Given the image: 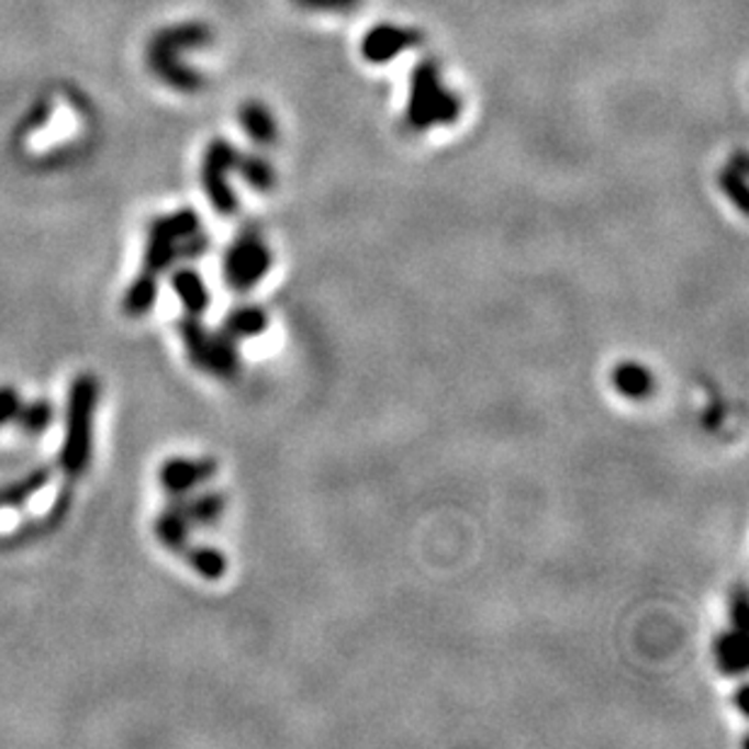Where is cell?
I'll return each mask as SVG.
<instances>
[{
    "mask_svg": "<svg viewBox=\"0 0 749 749\" xmlns=\"http://www.w3.org/2000/svg\"><path fill=\"white\" fill-rule=\"evenodd\" d=\"M22 405V395L13 385H0V427L13 423Z\"/></svg>",
    "mask_w": 749,
    "mask_h": 749,
    "instance_id": "obj_23",
    "label": "cell"
},
{
    "mask_svg": "<svg viewBox=\"0 0 749 749\" xmlns=\"http://www.w3.org/2000/svg\"><path fill=\"white\" fill-rule=\"evenodd\" d=\"M100 401V383L92 373H80L68 389L64 441L58 449V468L68 478L86 473L92 456V429Z\"/></svg>",
    "mask_w": 749,
    "mask_h": 749,
    "instance_id": "obj_1",
    "label": "cell"
},
{
    "mask_svg": "<svg viewBox=\"0 0 749 749\" xmlns=\"http://www.w3.org/2000/svg\"><path fill=\"white\" fill-rule=\"evenodd\" d=\"M747 696H749L747 686H740V689H737V708H740L742 716H747V711H749V706H747Z\"/></svg>",
    "mask_w": 749,
    "mask_h": 749,
    "instance_id": "obj_25",
    "label": "cell"
},
{
    "mask_svg": "<svg viewBox=\"0 0 749 749\" xmlns=\"http://www.w3.org/2000/svg\"><path fill=\"white\" fill-rule=\"evenodd\" d=\"M52 420H54V405L46 403L44 398H40V401H34L30 405H20L13 423L20 427L22 435L37 437L42 435V432L49 429Z\"/></svg>",
    "mask_w": 749,
    "mask_h": 749,
    "instance_id": "obj_20",
    "label": "cell"
},
{
    "mask_svg": "<svg viewBox=\"0 0 749 749\" xmlns=\"http://www.w3.org/2000/svg\"><path fill=\"white\" fill-rule=\"evenodd\" d=\"M154 532L156 538L160 541L163 548H168L172 554H182L187 546H190V534H192V526L182 517L180 507L170 502V505L158 514V519L154 524Z\"/></svg>",
    "mask_w": 749,
    "mask_h": 749,
    "instance_id": "obj_12",
    "label": "cell"
},
{
    "mask_svg": "<svg viewBox=\"0 0 749 749\" xmlns=\"http://www.w3.org/2000/svg\"><path fill=\"white\" fill-rule=\"evenodd\" d=\"M52 481V466H37L22 481L0 490V510H20Z\"/></svg>",
    "mask_w": 749,
    "mask_h": 749,
    "instance_id": "obj_15",
    "label": "cell"
},
{
    "mask_svg": "<svg viewBox=\"0 0 749 749\" xmlns=\"http://www.w3.org/2000/svg\"><path fill=\"white\" fill-rule=\"evenodd\" d=\"M236 170L243 175L253 190L257 192H269L275 187V170L269 166L267 160L257 158V156H238L236 163Z\"/></svg>",
    "mask_w": 749,
    "mask_h": 749,
    "instance_id": "obj_21",
    "label": "cell"
},
{
    "mask_svg": "<svg viewBox=\"0 0 749 749\" xmlns=\"http://www.w3.org/2000/svg\"><path fill=\"white\" fill-rule=\"evenodd\" d=\"M420 42V34L413 30H405V27H395V25H379L373 27L367 37L365 44H361V52L373 64H383V62H391L393 56L401 54L407 46H413Z\"/></svg>",
    "mask_w": 749,
    "mask_h": 749,
    "instance_id": "obj_9",
    "label": "cell"
},
{
    "mask_svg": "<svg viewBox=\"0 0 749 749\" xmlns=\"http://www.w3.org/2000/svg\"><path fill=\"white\" fill-rule=\"evenodd\" d=\"M180 337L185 343V353L190 357L192 365L197 369H202L212 377L219 379H233L241 369V355H238V343H233L231 337L224 333H212L206 331L199 318H187L180 321Z\"/></svg>",
    "mask_w": 749,
    "mask_h": 749,
    "instance_id": "obj_3",
    "label": "cell"
},
{
    "mask_svg": "<svg viewBox=\"0 0 749 749\" xmlns=\"http://www.w3.org/2000/svg\"><path fill=\"white\" fill-rule=\"evenodd\" d=\"M219 471L214 459H185V456H172L163 461L158 468V483L172 498H182L194 493L197 488L206 485Z\"/></svg>",
    "mask_w": 749,
    "mask_h": 749,
    "instance_id": "obj_8",
    "label": "cell"
},
{
    "mask_svg": "<svg viewBox=\"0 0 749 749\" xmlns=\"http://www.w3.org/2000/svg\"><path fill=\"white\" fill-rule=\"evenodd\" d=\"M180 556L185 558V563L190 566L199 578H204L209 582L221 580L228 570V558L214 546H192L190 544Z\"/></svg>",
    "mask_w": 749,
    "mask_h": 749,
    "instance_id": "obj_18",
    "label": "cell"
},
{
    "mask_svg": "<svg viewBox=\"0 0 749 749\" xmlns=\"http://www.w3.org/2000/svg\"><path fill=\"white\" fill-rule=\"evenodd\" d=\"M156 299H158V277L144 272L142 269L134 282L128 284L124 301H122V309L126 315H132V318H142V315L154 311Z\"/></svg>",
    "mask_w": 749,
    "mask_h": 749,
    "instance_id": "obj_17",
    "label": "cell"
},
{
    "mask_svg": "<svg viewBox=\"0 0 749 749\" xmlns=\"http://www.w3.org/2000/svg\"><path fill=\"white\" fill-rule=\"evenodd\" d=\"M747 172H749L747 156L740 154L730 163L728 170H725V175H723L725 192L735 199L737 209H742V212L747 209Z\"/></svg>",
    "mask_w": 749,
    "mask_h": 749,
    "instance_id": "obj_22",
    "label": "cell"
},
{
    "mask_svg": "<svg viewBox=\"0 0 749 749\" xmlns=\"http://www.w3.org/2000/svg\"><path fill=\"white\" fill-rule=\"evenodd\" d=\"M355 0H315L313 8H349Z\"/></svg>",
    "mask_w": 749,
    "mask_h": 749,
    "instance_id": "obj_24",
    "label": "cell"
},
{
    "mask_svg": "<svg viewBox=\"0 0 749 749\" xmlns=\"http://www.w3.org/2000/svg\"><path fill=\"white\" fill-rule=\"evenodd\" d=\"M209 40V30L202 25H180L158 32L148 46V64L154 74L166 80L168 86L178 88L180 92H197L202 86V76H197L192 68L180 64V52L192 49V46L204 44Z\"/></svg>",
    "mask_w": 749,
    "mask_h": 749,
    "instance_id": "obj_2",
    "label": "cell"
},
{
    "mask_svg": "<svg viewBox=\"0 0 749 749\" xmlns=\"http://www.w3.org/2000/svg\"><path fill=\"white\" fill-rule=\"evenodd\" d=\"M459 114V102L441 86L437 66L432 62L420 64L413 76L411 104H407V116L420 128L429 124H447L454 122Z\"/></svg>",
    "mask_w": 749,
    "mask_h": 749,
    "instance_id": "obj_5",
    "label": "cell"
},
{
    "mask_svg": "<svg viewBox=\"0 0 749 749\" xmlns=\"http://www.w3.org/2000/svg\"><path fill=\"white\" fill-rule=\"evenodd\" d=\"M197 231H199V219L192 209H182V212L156 219L154 224L148 226L144 272H150L156 277L160 272H166L175 260H180L182 243L190 236H194Z\"/></svg>",
    "mask_w": 749,
    "mask_h": 749,
    "instance_id": "obj_4",
    "label": "cell"
},
{
    "mask_svg": "<svg viewBox=\"0 0 749 749\" xmlns=\"http://www.w3.org/2000/svg\"><path fill=\"white\" fill-rule=\"evenodd\" d=\"M238 154L236 148L226 142H214L206 148L204 163H202V185L206 197L212 199V204L219 214H236L238 199L236 192L231 190L228 175L231 170H236Z\"/></svg>",
    "mask_w": 749,
    "mask_h": 749,
    "instance_id": "obj_7",
    "label": "cell"
},
{
    "mask_svg": "<svg viewBox=\"0 0 749 749\" xmlns=\"http://www.w3.org/2000/svg\"><path fill=\"white\" fill-rule=\"evenodd\" d=\"M267 327H269V315L260 306H238L226 315L224 325H221V333L231 337L233 343H241V339L262 335Z\"/></svg>",
    "mask_w": 749,
    "mask_h": 749,
    "instance_id": "obj_16",
    "label": "cell"
},
{
    "mask_svg": "<svg viewBox=\"0 0 749 749\" xmlns=\"http://www.w3.org/2000/svg\"><path fill=\"white\" fill-rule=\"evenodd\" d=\"M175 505L180 507L182 517L190 522V526H212L226 512V498L216 490H204V493H190L182 498H172Z\"/></svg>",
    "mask_w": 749,
    "mask_h": 749,
    "instance_id": "obj_11",
    "label": "cell"
},
{
    "mask_svg": "<svg viewBox=\"0 0 749 749\" xmlns=\"http://www.w3.org/2000/svg\"><path fill=\"white\" fill-rule=\"evenodd\" d=\"M241 124L253 142L257 144H272L277 138V122L260 102H248L241 108Z\"/></svg>",
    "mask_w": 749,
    "mask_h": 749,
    "instance_id": "obj_19",
    "label": "cell"
},
{
    "mask_svg": "<svg viewBox=\"0 0 749 749\" xmlns=\"http://www.w3.org/2000/svg\"><path fill=\"white\" fill-rule=\"evenodd\" d=\"M614 389L630 401H646V398L655 391V377L650 369H646L638 361H622L612 371Z\"/></svg>",
    "mask_w": 749,
    "mask_h": 749,
    "instance_id": "obj_14",
    "label": "cell"
},
{
    "mask_svg": "<svg viewBox=\"0 0 749 749\" xmlns=\"http://www.w3.org/2000/svg\"><path fill=\"white\" fill-rule=\"evenodd\" d=\"M716 662L725 677H740L747 670V636L745 628L730 626L716 640Z\"/></svg>",
    "mask_w": 749,
    "mask_h": 749,
    "instance_id": "obj_13",
    "label": "cell"
},
{
    "mask_svg": "<svg viewBox=\"0 0 749 749\" xmlns=\"http://www.w3.org/2000/svg\"><path fill=\"white\" fill-rule=\"evenodd\" d=\"M175 297L180 299L182 309L187 315H192V318H202V315L212 306V294H209V287L202 279V275L194 272V269L185 267L178 269V272L172 275L170 279Z\"/></svg>",
    "mask_w": 749,
    "mask_h": 749,
    "instance_id": "obj_10",
    "label": "cell"
},
{
    "mask_svg": "<svg viewBox=\"0 0 749 749\" xmlns=\"http://www.w3.org/2000/svg\"><path fill=\"white\" fill-rule=\"evenodd\" d=\"M269 267H272V253H269L267 243L255 231H243L224 255L226 284L233 291H241V294L260 284Z\"/></svg>",
    "mask_w": 749,
    "mask_h": 749,
    "instance_id": "obj_6",
    "label": "cell"
}]
</instances>
